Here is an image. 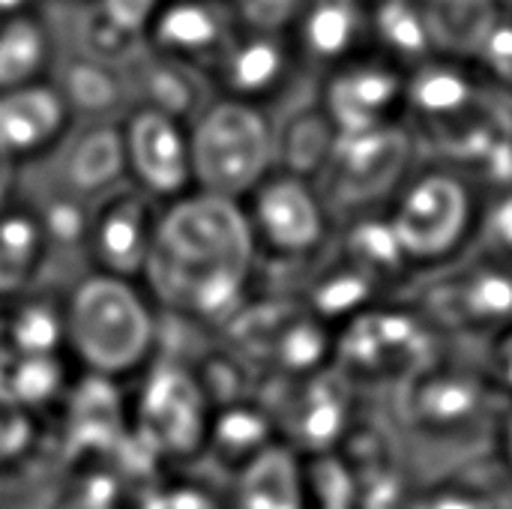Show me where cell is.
<instances>
[{
    "instance_id": "9c48e42d",
    "label": "cell",
    "mask_w": 512,
    "mask_h": 509,
    "mask_svg": "<svg viewBox=\"0 0 512 509\" xmlns=\"http://www.w3.org/2000/svg\"><path fill=\"white\" fill-rule=\"evenodd\" d=\"M207 435V411L198 384L174 369L153 372L141 399V441L156 453H189Z\"/></svg>"
},
{
    "instance_id": "e0dca14e",
    "label": "cell",
    "mask_w": 512,
    "mask_h": 509,
    "mask_svg": "<svg viewBox=\"0 0 512 509\" xmlns=\"http://www.w3.org/2000/svg\"><path fill=\"white\" fill-rule=\"evenodd\" d=\"M126 171V150H123V132L117 129H90L84 132L63 168V180L75 198H87L96 192L111 189Z\"/></svg>"
},
{
    "instance_id": "8992f818",
    "label": "cell",
    "mask_w": 512,
    "mask_h": 509,
    "mask_svg": "<svg viewBox=\"0 0 512 509\" xmlns=\"http://www.w3.org/2000/svg\"><path fill=\"white\" fill-rule=\"evenodd\" d=\"M126 171L150 198H180L195 183L189 132L171 111L141 108L123 129Z\"/></svg>"
},
{
    "instance_id": "5b68a950",
    "label": "cell",
    "mask_w": 512,
    "mask_h": 509,
    "mask_svg": "<svg viewBox=\"0 0 512 509\" xmlns=\"http://www.w3.org/2000/svg\"><path fill=\"white\" fill-rule=\"evenodd\" d=\"M255 243L276 255H306L318 249L327 228L324 201L300 174H267L249 195L246 207Z\"/></svg>"
},
{
    "instance_id": "603a6c76",
    "label": "cell",
    "mask_w": 512,
    "mask_h": 509,
    "mask_svg": "<svg viewBox=\"0 0 512 509\" xmlns=\"http://www.w3.org/2000/svg\"><path fill=\"white\" fill-rule=\"evenodd\" d=\"M375 30L399 57H423L432 39L423 9L408 0H384L375 12Z\"/></svg>"
},
{
    "instance_id": "7c38bea8",
    "label": "cell",
    "mask_w": 512,
    "mask_h": 509,
    "mask_svg": "<svg viewBox=\"0 0 512 509\" xmlns=\"http://www.w3.org/2000/svg\"><path fill=\"white\" fill-rule=\"evenodd\" d=\"M66 99L48 84H21L0 90V159L24 162L48 150L66 129Z\"/></svg>"
},
{
    "instance_id": "7402d4cb",
    "label": "cell",
    "mask_w": 512,
    "mask_h": 509,
    "mask_svg": "<svg viewBox=\"0 0 512 509\" xmlns=\"http://www.w3.org/2000/svg\"><path fill=\"white\" fill-rule=\"evenodd\" d=\"M405 99L429 120H453L474 102V84L456 66L429 63L405 84Z\"/></svg>"
},
{
    "instance_id": "ba28073f",
    "label": "cell",
    "mask_w": 512,
    "mask_h": 509,
    "mask_svg": "<svg viewBox=\"0 0 512 509\" xmlns=\"http://www.w3.org/2000/svg\"><path fill=\"white\" fill-rule=\"evenodd\" d=\"M156 231V213L147 192H123L108 195L87 228V240L93 243V255L102 273L111 276H144L150 246Z\"/></svg>"
},
{
    "instance_id": "2e32d148",
    "label": "cell",
    "mask_w": 512,
    "mask_h": 509,
    "mask_svg": "<svg viewBox=\"0 0 512 509\" xmlns=\"http://www.w3.org/2000/svg\"><path fill=\"white\" fill-rule=\"evenodd\" d=\"M285 63H288L285 45L273 33H255V30L240 42L231 39L219 57L225 87L231 90L234 99H246V102L279 84Z\"/></svg>"
},
{
    "instance_id": "44dd1931",
    "label": "cell",
    "mask_w": 512,
    "mask_h": 509,
    "mask_svg": "<svg viewBox=\"0 0 512 509\" xmlns=\"http://www.w3.org/2000/svg\"><path fill=\"white\" fill-rule=\"evenodd\" d=\"M45 234L27 213H0V297L18 294L39 267Z\"/></svg>"
},
{
    "instance_id": "f546056e",
    "label": "cell",
    "mask_w": 512,
    "mask_h": 509,
    "mask_svg": "<svg viewBox=\"0 0 512 509\" xmlns=\"http://www.w3.org/2000/svg\"><path fill=\"white\" fill-rule=\"evenodd\" d=\"M135 509H222V504L195 483H153Z\"/></svg>"
},
{
    "instance_id": "836d02e7",
    "label": "cell",
    "mask_w": 512,
    "mask_h": 509,
    "mask_svg": "<svg viewBox=\"0 0 512 509\" xmlns=\"http://www.w3.org/2000/svg\"><path fill=\"white\" fill-rule=\"evenodd\" d=\"M492 381L512 396V324L498 330L495 348H492Z\"/></svg>"
},
{
    "instance_id": "30bf717a",
    "label": "cell",
    "mask_w": 512,
    "mask_h": 509,
    "mask_svg": "<svg viewBox=\"0 0 512 509\" xmlns=\"http://www.w3.org/2000/svg\"><path fill=\"white\" fill-rule=\"evenodd\" d=\"M405 84L387 63H351L327 87V120L339 135L390 126L393 108L405 99Z\"/></svg>"
},
{
    "instance_id": "8fae6325",
    "label": "cell",
    "mask_w": 512,
    "mask_h": 509,
    "mask_svg": "<svg viewBox=\"0 0 512 509\" xmlns=\"http://www.w3.org/2000/svg\"><path fill=\"white\" fill-rule=\"evenodd\" d=\"M423 348V324L414 315L393 312H357L345 330V357L351 372L396 375L399 369H417Z\"/></svg>"
},
{
    "instance_id": "74e56055",
    "label": "cell",
    "mask_w": 512,
    "mask_h": 509,
    "mask_svg": "<svg viewBox=\"0 0 512 509\" xmlns=\"http://www.w3.org/2000/svg\"><path fill=\"white\" fill-rule=\"evenodd\" d=\"M6 351V312L0 309V354Z\"/></svg>"
},
{
    "instance_id": "3957f363",
    "label": "cell",
    "mask_w": 512,
    "mask_h": 509,
    "mask_svg": "<svg viewBox=\"0 0 512 509\" xmlns=\"http://www.w3.org/2000/svg\"><path fill=\"white\" fill-rule=\"evenodd\" d=\"M189 147L198 189L231 201H246L276 162V138L267 117L234 96L201 114L189 132Z\"/></svg>"
},
{
    "instance_id": "d590c367",
    "label": "cell",
    "mask_w": 512,
    "mask_h": 509,
    "mask_svg": "<svg viewBox=\"0 0 512 509\" xmlns=\"http://www.w3.org/2000/svg\"><path fill=\"white\" fill-rule=\"evenodd\" d=\"M27 3L30 0H0V18H12V15L27 12Z\"/></svg>"
},
{
    "instance_id": "d6986e66",
    "label": "cell",
    "mask_w": 512,
    "mask_h": 509,
    "mask_svg": "<svg viewBox=\"0 0 512 509\" xmlns=\"http://www.w3.org/2000/svg\"><path fill=\"white\" fill-rule=\"evenodd\" d=\"M0 393L30 414L54 402L63 393V372L54 354H21L6 348L0 354Z\"/></svg>"
},
{
    "instance_id": "d4e9b609",
    "label": "cell",
    "mask_w": 512,
    "mask_h": 509,
    "mask_svg": "<svg viewBox=\"0 0 512 509\" xmlns=\"http://www.w3.org/2000/svg\"><path fill=\"white\" fill-rule=\"evenodd\" d=\"M480 387L459 381V378H438L426 381L417 399V417L429 426H456L477 414Z\"/></svg>"
},
{
    "instance_id": "4316f807",
    "label": "cell",
    "mask_w": 512,
    "mask_h": 509,
    "mask_svg": "<svg viewBox=\"0 0 512 509\" xmlns=\"http://www.w3.org/2000/svg\"><path fill=\"white\" fill-rule=\"evenodd\" d=\"M36 444L33 414L0 393V468L24 459Z\"/></svg>"
},
{
    "instance_id": "5bb4252c",
    "label": "cell",
    "mask_w": 512,
    "mask_h": 509,
    "mask_svg": "<svg viewBox=\"0 0 512 509\" xmlns=\"http://www.w3.org/2000/svg\"><path fill=\"white\" fill-rule=\"evenodd\" d=\"M150 39L159 51L195 60L219 54L231 42V12L222 0H168L150 21Z\"/></svg>"
},
{
    "instance_id": "1f68e13d",
    "label": "cell",
    "mask_w": 512,
    "mask_h": 509,
    "mask_svg": "<svg viewBox=\"0 0 512 509\" xmlns=\"http://www.w3.org/2000/svg\"><path fill=\"white\" fill-rule=\"evenodd\" d=\"M102 18L114 33H144L162 0H99Z\"/></svg>"
},
{
    "instance_id": "83f0119b",
    "label": "cell",
    "mask_w": 512,
    "mask_h": 509,
    "mask_svg": "<svg viewBox=\"0 0 512 509\" xmlns=\"http://www.w3.org/2000/svg\"><path fill=\"white\" fill-rule=\"evenodd\" d=\"M120 507V483L114 474L87 471L78 483L69 486L57 509H117Z\"/></svg>"
},
{
    "instance_id": "f35d334b",
    "label": "cell",
    "mask_w": 512,
    "mask_h": 509,
    "mask_svg": "<svg viewBox=\"0 0 512 509\" xmlns=\"http://www.w3.org/2000/svg\"><path fill=\"white\" fill-rule=\"evenodd\" d=\"M0 498H3V486H0Z\"/></svg>"
},
{
    "instance_id": "484cf974",
    "label": "cell",
    "mask_w": 512,
    "mask_h": 509,
    "mask_svg": "<svg viewBox=\"0 0 512 509\" xmlns=\"http://www.w3.org/2000/svg\"><path fill=\"white\" fill-rule=\"evenodd\" d=\"M225 414L228 417L222 420L213 441L222 444L225 456H240V468H243L270 447L264 441L267 429H264V420L258 414H249V411H225Z\"/></svg>"
},
{
    "instance_id": "4fadbf2b",
    "label": "cell",
    "mask_w": 512,
    "mask_h": 509,
    "mask_svg": "<svg viewBox=\"0 0 512 509\" xmlns=\"http://www.w3.org/2000/svg\"><path fill=\"white\" fill-rule=\"evenodd\" d=\"M429 306L441 324L504 330L512 324V270L498 261L492 267H474L444 279L429 291Z\"/></svg>"
},
{
    "instance_id": "8d00e7d4",
    "label": "cell",
    "mask_w": 512,
    "mask_h": 509,
    "mask_svg": "<svg viewBox=\"0 0 512 509\" xmlns=\"http://www.w3.org/2000/svg\"><path fill=\"white\" fill-rule=\"evenodd\" d=\"M501 441H504V459H507V468L512 471V411H510V417L504 420V435H501Z\"/></svg>"
},
{
    "instance_id": "e575fe53",
    "label": "cell",
    "mask_w": 512,
    "mask_h": 509,
    "mask_svg": "<svg viewBox=\"0 0 512 509\" xmlns=\"http://www.w3.org/2000/svg\"><path fill=\"white\" fill-rule=\"evenodd\" d=\"M417 509H480V504H474L471 498H459V495H435Z\"/></svg>"
},
{
    "instance_id": "ac0fdd59",
    "label": "cell",
    "mask_w": 512,
    "mask_h": 509,
    "mask_svg": "<svg viewBox=\"0 0 512 509\" xmlns=\"http://www.w3.org/2000/svg\"><path fill=\"white\" fill-rule=\"evenodd\" d=\"M297 27L306 54L315 60H342L363 33V15L354 0H312Z\"/></svg>"
},
{
    "instance_id": "ffe728a7",
    "label": "cell",
    "mask_w": 512,
    "mask_h": 509,
    "mask_svg": "<svg viewBox=\"0 0 512 509\" xmlns=\"http://www.w3.org/2000/svg\"><path fill=\"white\" fill-rule=\"evenodd\" d=\"M48 63V36L42 24L21 12L0 24V90L39 81Z\"/></svg>"
},
{
    "instance_id": "4dcf8cb0",
    "label": "cell",
    "mask_w": 512,
    "mask_h": 509,
    "mask_svg": "<svg viewBox=\"0 0 512 509\" xmlns=\"http://www.w3.org/2000/svg\"><path fill=\"white\" fill-rule=\"evenodd\" d=\"M306 9V0H243L240 18L255 33H276L288 24H297Z\"/></svg>"
},
{
    "instance_id": "7a4b0ae2",
    "label": "cell",
    "mask_w": 512,
    "mask_h": 509,
    "mask_svg": "<svg viewBox=\"0 0 512 509\" xmlns=\"http://www.w3.org/2000/svg\"><path fill=\"white\" fill-rule=\"evenodd\" d=\"M63 339L102 378L138 369L153 348V312L123 276H87L63 309Z\"/></svg>"
},
{
    "instance_id": "277c9868",
    "label": "cell",
    "mask_w": 512,
    "mask_h": 509,
    "mask_svg": "<svg viewBox=\"0 0 512 509\" xmlns=\"http://www.w3.org/2000/svg\"><path fill=\"white\" fill-rule=\"evenodd\" d=\"M387 222L408 261H441L453 255L471 231V189L459 174L426 171L405 186Z\"/></svg>"
},
{
    "instance_id": "cb8c5ba5",
    "label": "cell",
    "mask_w": 512,
    "mask_h": 509,
    "mask_svg": "<svg viewBox=\"0 0 512 509\" xmlns=\"http://www.w3.org/2000/svg\"><path fill=\"white\" fill-rule=\"evenodd\" d=\"M63 312H51L42 303H27L18 312H6V348L21 354H54L63 345Z\"/></svg>"
},
{
    "instance_id": "52a82bcc",
    "label": "cell",
    "mask_w": 512,
    "mask_h": 509,
    "mask_svg": "<svg viewBox=\"0 0 512 509\" xmlns=\"http://www.w3.org/2000/svg\"><path fill=\"white\" fill-rule=\"evenodd\" d=\"M408 150L411 144L396 126H378L357 135L336 132L333 153L324 165L336 201L363 204L390 189L408 162Z\"/></svg>"
},
{
    "instance_id": "9a60e30c",
    "label": "cell",
    "mask_w": 512,
    "mask_h": 509,
    "mask_svg": "<svg viewBox=\"0 0 512 509\" xmlns=\"http://www.w3.org/2000/svg\"><path fill=\"white\" fill-rule=\"evenodd\" d=\"M225 509H309L300 462L285 447H267L240 468Z\"/></svg>"
},
{
    "instance_id": "d6a6232c",
    "label": "cell",
    "mask_w": 512,
    "mask_h": 509,
    "mask_svg": "<svg viewBox=\"0 0 512 509\" xmlns=\"http://www.w3.org/2000/svg\"><path fill=\"white\" fill-rule=\"evenodd\" d=\"M486 60L489 66L504 75L512 78V24H501V27H492L489 36H486Z\"/></svg>"
},
{
    "instance_id": "f1b7e54d",
    "label": "cell",
    "mask_w": 512,
    "mask_h": 509,
    "mask_svg": "<svg viewBox=\"0 0 512 509\" xmlns=\"http://www.w3.org/2000/svg\"><path fill=\"white\" fill-rule=\"evenodd\" d=\"M480 234L492 261L512 264V186L495 195L492 207L483 216Z\"/></svg>"
},
{
    "instance_id": "6da1fadb",
    "label": "cell",
    "mask_w": 512,
    "mask_h": 509,
    "mask_svg": "<svg viewBox=\"0 0 512 509\" xmlns=\"http://www.w3.org/2000/svg\"><path fill=\"white\" fill-rule=\"evenodd\" d=\"M252 255L255 234L243 201L180 195L156 216L144 276L162 303L201 321H225L246 294Z\"/></svg>"
}]
</instances>
